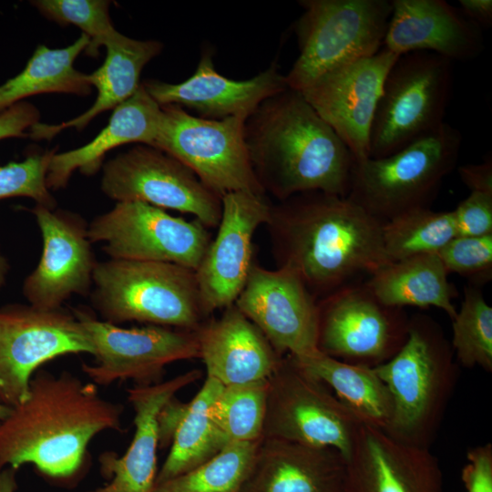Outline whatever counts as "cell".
<instances>
[{
    "instance_id": "cell-36",
    "label": "cell",
    "mask_w": 492,
    "mask_h": 492,
    "mask_svg": "<svg viewBox=\"0 0 492 492\" xmlns=\"http://www.w3.org/2000/svg\"><path fill=\"white\" fill-rule=\"evenodd\" d=\"M105 0H37L32 5L46 18L59 25H73L89 38L86 55L96 57L105 40L116 29L111 23Z\"/></svg>"
},
{
    "instance_id": "cell-46",
    "label": "cell",
    "mask_w": 492,
    "mask_h": 492,
    "mask_svg": "<svg viewBox=\"0 0 492 492\" xmlns=\"http://www.w3.org/2000/svg\"><path fill=\"white\" fill-rule=\"evenodd\" d=\"M10 270L7 259L4 256L0 249V290L6 282V278Z\"/></svg>"
},
{
    "instance_id": "cell-34",
    "label": "cell",
    "mask_w": 492,
    "mask_h": 492,
    "mask_svg": "<svg viewBox=\"0 0 492 492\" xmlns=\"http://www.w3.org/2000/svg\"><path fill=\"white\" fill-rule=\"evenodd\" d=\"M266 397L267 379L224 385L209 415L230 441H257L262 435Z\"/></svg>"
},
{
    "instance_id": "cell-28",
    "label": "cell",
    "mask_w": 492,
    "mask_h": 492,
    "mask_svg": "<svg viewBox=\"0 0 492 492\" xmlns=\"http://www.w3.org/2000/svg\"><path fill=\"white\" fill-rule=\"evenodd\" d=\"M364 282L375 297L390 307H435L451 320L457 311L453 303L456 288L437 254L391 261Z\"/></svg>"
},
{
    "instance_id": "cell-26",
    "label": "cell",
    "mask_w": 492,
    "mask_h": 492,
    "mask_svg": "<svg viewBox=\"0 0 492 492\" xmlns=\"http://www.w3.org/2000/svg\"><path fill=\"white\" fill-rule=\"evenodd\" d=\"M113 110L108 125L91 141L53 155L46 174L49 190L65 188L77 169L87 176L96 174L103 166L106 155L118 147L129 143L154 144L162 110L142 83Z\"/></svg>"
},
{
    "instance_id": "cell-10",
    "label": "cell",
    "mask_w": 492,
    "mask_h": 492,
    "mask_svg": "<svg viewBox=\"0 0 492 492\" xmlns=\"http://www.w3.org/2000/svg\"><path fill=\"white\" fill-rule=\"evenodd\" d=\"M161 110L151 147L178 159L221 198L238 191L266 195L246 148V117L207 119L176 105L161 106Z\"/></svg>"
},
{
    "instance_id": "cell-35",
    "label": "cell",
    "mask_w": 492,
    "mask_h": 492,
    "mask_svg": "<svg viewBox=\"0 0 492 492\" xmlns=\"http://www.w3.org/2000/svg\"><path fill=\"white\" fill-rule=\"evenodd\" d=\"M452 321L455 358L460 365L492 371V308L477 286L464 289L460 308Z\"/></svg>"
},
{
    "instance_id": "cell-45",
    "label": "cell",
    "mask_w": 492,
    "mask_h": 492,
    "mask_svg": "<svg viewBox=\"0 0 492 492\" xmlns=\"http://www.w3.org/2000/svg\"><path fill=\"white\" fill-rule=\"evenodd\" d=\"M18 469L7 466L0 471V492H15L17 490L16 473Z\"/></svg>"
},
{
    "instance_id": "cell-4",
    "label": "cell",
    "mask_w": 492,
    "mask_h": 492,
    "mask_svg": "<svg viewBox=\"0 0 492 492\" xmlns=\"http://www.w3.org/2000/svg\"><path fill=\"white\" fill-rule=\"evenodd\" d=\"M392 398L384 430L403 443L430 448L457 380L450 342L430 316L409 317L407 337L387 362L374 367Z\"/></svg>"
},
{
    "instance_id": "cell-44",
    "label": "cell",
    "mask_w": 492,
    "mask_h": 492,
    "mask_svg": "<svg viewBox=\"0 0 492 492\" xmlns=\"http://www.w3.org/2000/svg\"><path fill=\"white\" fill-rule=\"evenodd\" d=\"M461 12L482 30L492 26L491 0H459Z\"/></svg>"
},
{
    "instance_id": "cell-5",
    "label": "cell",
    "mask_w": 492,
    "mask_h": 492,
    "mask_svg": "<svg viewBox=\"0 0 492 492\" xmlns=\"http://www.w3.org/2000/svg\"><path fill=\"white\" fill-rule=\"evenodd\" d=\"M89 296L102 321L116 325L138 322L197 331L210 315L195 271L169 262L97 261Z\"/></svg>"
},
{
    "instance_id": "cell-41",
    "label": "cell",
    "mask_w": 492,
    "mask_h": 492,
    "mask_svg": "<svg viewBox=\"0 0 492 492\" xmlns=\"http://www.w3.org/2000/svg\"><path fill=\"white\" fill-rule=\"evenodd\" d=\"M40 122V112L32 103L22 101L0 114V140L26 137L33 126Z\"/></svg>"
},
{
    "instance_id": "cell-12",
    "label": "cell",
    "mask_w": 492,
    "mask_h": 492,
    "mask_svg": "<svg viewBox=\"0 0 492 492\" xmlns=\"http://www.w3.org/2000/svg\"><path fill=\"white\" fill-rule=\"evenodd\" d=\"M87 353L91 339L73 312L13 303L0 308V405L15 407L26 399L30 381L55 358Z\"/></svg>"
},
{
    "instance_id": "cell-24",
    "label": "cell",
    "mask_w": 492,
    "mask_h": 492,
    "mask_svg": "<svg viewBox=\"0 0 492 492\" xmlns=\"http://www.w3.org/2000/svg\"><path fill=\"white\" fill-rule=\"evenodd\" d=\"M345 473L333 448L262 437L241 492H345Z\"/></svg>"
},
{
    "instance_id": "cell-32",
    "label": "cell",
    "mask_w": 492,
    "mask_h": 492,
    "mask_svg": "<svg viewBox=\"0 0 492 492\" xmlns=\"http://www.w3.org/2000/svg\"><path fill=\"white\" fill-rule=\"evenodd\" d=\"M457 236L453 212L430 208L403 213L382 225V238L390 261L436 254Z\"/></svg>"
},
{
    "instance_id": "cell-13",
    "label": "cell",
    "mask_w": 492,
    "mask_h": 492,
    "mask_svg": "<svg viewBox=\"0 0 492 492\" xmlns=\"http://www.w3.org/2000/svg\"><path fill=\"white\" fill-rule=\"evenodd\" d=\"M90 241L112 259L175 263L196 271L211 241L198 220H186L138 202H117L88 223Z\"/></svg>"
},
{
    "instance_id": "cell-16",
    "label": "cell",
    "mask_w": 492,
    "mask_h": 492,
    "mask_svg": "<svg viewBox=\"0 0 492 492\" xmlns=\"http://www.w3.org/2000/svg\"><path fill=\"white\" fill-rule=\"evenodd\" d=\"M235 306L263 333L276 353L305 356L317 349V300L292 271L252 263Z\"/></svg>"
},
{
    "instance_id": "cell-21",
    "label": "cell",
    "mask_w": 492,
    "mask_h": 492,
    "mask_svg": "<svg viewBox=\"0 0 492 492\" xmlns=\"http://www.w3.org/2000/svg\"><path fill=\"white\" fill-rule=\"evenodd\" d=\"M142 85L159 106L189 108L207 119L248 118L265 99L288 88L276 62L251 78L234 80L216 70L210 51L201 54L186 80L172 84L148 79Z\"/></svg>"
},
{
    "instance_id": "cell-8",
    "label": "cell",
    "mask_w": 492,
    "mask_h": 492,
    "mask_svg": "<svg viewBox=\"0 0 492 492\" xmlns=\"http://www.w3.org/2000/svg\"><path fill=\"white\" fill-rule=\"evenodd\" d=\"M453 62L430 52L406 53L389 70L369 135V158H383L438 130L453 89Z\"/></svg>"
},
{
    "instance_id": "cell-29",
    "label": "cell",
    "mask_w": 492,
    "mask_h": 492,
    "mask_svg": "<svg viewBox=\"0 0 492 492\" xmlns=\"http://www.w3.org/2000/svg\"><path fill=\"white\" fill-rule=\"evenodd\" d=\"M291 356L302 369L332 389L361 423L382 430L387 427L393 411L392 398L374 367L347 364L320 351Z\"/></svg>"
},
{
    "instance_id": "cell-31",
    "label": "cell",
    "mask_w": 492,
    "mask_h": 492,
    "mask_svg": "<svg viewBox=\"0 0 492 492\" xmlns=\"http://www.w3.org/2000/svg\"><path fill=\"white\" fill-rule=\"evenodd\" d=\"M223 384L208 377L189 402L188 409L176 430L170 451L157 474L156 485L182 475L208 461L231 441L209 415V407Z\"/></svg>"
},
{
    "instance_id": "cell-20",
    "label": "cell",
    "mask_w": 492,
    "mask_h": 492,
    "mask_svg": "<svg viewBox=\"0 0 492 492\" xmlns=\"http://www.w3.org/2000/svg\"><path fill=\"white\" fill-rule=\"evenodd\" d=\"M345 492H444L443 473L430 448L361 424L346 459Z\"/></svg>"
},
{
    "instance_id": "cell-39",
    "label": "cell",
    "mask_w": 492,
    "mask_h": 492,
    "mask_svg": "<svg viewBox=\"0 0 492 492\" xmlns=\"http://www.w3.org/2000/svg\"><path fill=\"white\" fill-rule=\"evenodd\" d=\"M457 236L492 234V195L470 192L452 210Z\"/></svg>"
},
{
    "instance_id": "cell-37",
    "label": "cell",
    "mask_w": 492,
    "mask_h": 492,
    "mask_svg": "<svg viewBox=\"0 0 492 492\" xmlns=\"http://www.w3.org/2000/svg\"><path fill=\"white\" fill-rule=\"evenodd\" d=\"M56 149L29 155L22 161L0 166V200L27 197L36 204L56 209V201L46 185V174Z\"/></svg>"
},
{
    "instance_id": "cell-6",
    "label": "cell",
    "mask_w": 492,
    "mask_h": 492,
    "mask_svg": "<svg viewBox=\"0 0 492 492\" xmlns=\"http://www.w3.org/2000/svg\"><path fill=\"white\" fill-rule=\"evenodd\" d=\"M461 145L460 131L445 123L389 156L354 160L346 198L382 223L430 208L456 166Z\"/></svg>"
},
{
    "instance_id": "cell-40",
    "label": "cell",
    "mask_w": 492,
    "mask_h": 492,
    "mask_svg": "<svg viewBox=\"0 0 492 492\" xmlns=\"http://www.w3.org/2000/svg\"><path fill=\"white\" fill-rule=\"evenodd\" d=\"M462 481L466 492H492V445L475 446L466 454L462 470Z\"/></svg>"
},
{
    "instance_id": "cell-1",
    "label": "cell",
    "mask_w": 492,
    "mask_h": 492,
    "mask_svg": "<svg viewBox=\"0 0 492 492\" xmlns=\"http://www.w3.org/2000/svg\"><path fill=\"white\" fill-rule=\"evenodd\" d=\"M265 224L277 267L296 273L317 301L391 262L383 223L346 197L295 194L272 203Z\"/></svg>"
},
{
    "instance_id": "cell-3",
    "label": "cell",
    "mask_w": 492,
    "mask_h": 492,
    "mask_svg": "<svg viewBox=\"0 0 492 492\" xmlns=\"http://www.w3.org/2000/svg\"><path fill=\"white\" fill-rule=\"evenodd\" d=\"M244 140L259 184L278 201L307 191L346 197L354 157L301 92L261 102L245 119Z\"/></svg>"
},
{
    "instance_id": "cell-42",
    "label": "cell",
    "mask_w": 492,
    "mask_h": 492,
    "mask_svg": "<svg viewBox=\"0 0 492 492\" xmlns=\"http://www.w3.org/2000/svg\"><path fill=\"white\" fill-rule=\"evenodd\" d=\"M188 406L189 403H182L173 396L161 407L157 416L159 446L164 447L172 442Z\"/></svg>"
},
{
    "instance_id": "cell-30",
    "label": "cell",
    "mask_w": 492,
    "mask_h": 492,
    "mask_svg": "<svg viewBox=\"0 0 492 492\" xmlns=\"http://www.w3.org/2000/svg\"><path fill=\"white\" fill-rule=\"evenodd\" d=\"M88 43V36L81 34L74 43L63 48L38 46L25 68L0 85V114L35 95H88L92 87L87 74L74 67L75 60L85 51Z\"/></svg>"
},
{
    "instance_id": "cell-38",
    "label": "cell",
    "mask_w": 492,
    "mask_h": 492,
    "mask_svg": "<svg viewBox=\"0 0 492 492\" xmlns=\"http://www.w3.org/2000/svg\"><path fill=\"white\" fill-rule=\"evenodd\" d=\"M436 254L447 273H457L474 286L492 279V234L456 236Z\"/></svg>"
},
{
    "instance_id": "cell-47",
    "label": "cell",
    "mask_w": 492,
    "mask_h": 492,
    "mask_svg": "<svg viewBox=\"0 0 492 492\" xmlns=\"http://www.w3.org/2000/svg\"><path fill=\"white\" fill-rule=\"evenodd\" d=\"M11 409V407L0 405V422L9 415Z\"/></svg>"
},
{
    "instance_id": "cell-22",
    "label": "cell",
    "mask_w": 492,
    "mask_h": 492,
    "mask_svg": "<svg viewBox=\"0 0 492 492\" xmlns=\"http://www.w3.org/2000/svg\"><path fill=\"white\" fill-rule=\"evenodd\" d=\"M383 47L402 56L430 52L467 61L485 48L483 30L445 0H393Z\"/></svg>"
},
{
    "instance_id": "cell-43",
    "label": "cell",
    "mask_w": 492,
    "mask_h": 492,
    "mask_svg": "<svg viewBox=\"0 0 492 492\" xmlns=\"http://www.w3.org/2000/svg\"><path fill=\"white\" fill-rule=\"evenodd\" d=\"M459 178L470 192L492 195V158L477 164H465L457 169Z\"/></svg>"
},
{
    "instance_id": "cell-15",
    "label": "cell",
    "mask_w": 492,
    "mask_h": 492,
    "mask_svg": "<svg viewBox=\"0 0 492 492\" xmlns=\"http://www.w3.org/2000/svg\"><path fill=\"white\" fill-rule=\"evenodd\" d=\"M93 343L96 364L83 363V372L96 385L132 380L136 385L161 382L165 366L200 357L196 331L149 324L123 328L97 319L84 308L72 310Z\"/></svg>"
},
{
    "instance_id": "cell-25",
    "label": "cell",
    "mask_w": 492,
    "mask_h": 492,
    "mask_svg": "<svg viewBox=\"0 0 492 492\" xmlns=\"http://www.w3.org/2000/svg\"><path fill=\"white\" fill-rule=\"evenodd\" d=\"M196 332L207 376L223 385L267 379L282 357L234 303Z\"/></svg>"
},
{
    "instance_id": "cell-7",
    "label": "cell",
    "mask_w": 492,
    "mask_h": 492,
    "mask_svg": "<svg viewBox=\"0 0 492 492\" xmlns=\"http://www.w3.org/2000/svg\"><path fill=\"white\" fill-rule=\"evenodd\" d=\"M293 24L299 56L285 75L301 92L325 73L383 47L392 13L388 0H301Z\"/></svg>"
},
{
    "instance_id": "cell-23",
    "label": "cell",
    "mask_w": 492,
    "mask_h": 492,
    "mask_svg": "<svg viewBox=\"0 0 492 492\" xmlns=\"http://www.w3.org/2000/svg\"><path fill=\"white\" fill-rule=\"evenodd\" d=\"M200 376L199 370H191L167 381L135 385L128 390V399L134 410L132 441L121 456L114 452L100 455V470L109 482L88 492H154L158 474V414L178 391Z\"/></svg>"
},
{
    "instance_id": "cell-2",
    "label": "cell",
    "mask_w": 492,
    "mask_h": 492,
    "mask_svg": "<svg viewBox=\"0 0 492 492\" xmlns=\"http://www.w3.org/2000/svg\"><path fill=\"white\" fill-rule=\"evenodd\" d=\"M122 413L95 384L38 369L26 399L0 422V471L32 464L50 479H75L87 465L90 441L106 430L122 431Z\"/></svg>"
},
{
    "instance_id": "cell-17",
    "label": "cell",
    "mask_w": 492,
    "mask_h": 492,
    "mask_svg": "<svg viewBox=\"0 0 492 492\" xmlns=\"http://www.w3.org/2000/svg\"><path fill=\"white\" fill-rule=\"evenodd\" d=\"M31 212L41 232L43 250L36 267L24 281L28 304L55 310L73 294L89 295L97 261L87 221L75 212L38 204Z\"/></svg>"
},
{
    "instance_id": "cell-9",
    "label": "cell",
    "mask_w": 492,
    "mask_h": 492,
    "mask_svg": "<svg viewBox=\"0 0 492 492\" xmlns=\"http://www.w3.org/2000/svg\"><path fill=\"white\" fill-rule=\"evenodd\" d=\"M361 424L327 385L289 354L267 378L261 438L331 447L346 461Z\"/></svg>"
},
{
    "instance_id": "cell-27",
    "label": "cell",
    "mask_w": 492,
    "mask_h": 492,
    "mask_svg": "<svg viewBox=\"0 0 492 492\" xmlns=\"http://www.w3.org/2000/svg\"><path fill=\"white\" fill-rule=\"evenodd\" d=\"M103 46L107 50L103 64L87 75L88 83L97 93L93 105L77 118L59 124L38 122L29 130V137L51 139L66 128L83 129L97 115L116 108L138 90L142 69L163 49L159 41L133 39L117 30Z\"/></svg>"
},
{
    "instance_id": "cell-33",
    "label": "cell",
    "mask_w": 492,
    "mask_h": 492,
    "mask_svg": "<svg viewBox=\"0 0 492 492\" xmlns=\"http://www.w3.org/2000/svg\"><path fill=\"white\" fill-rule=\"evenodd\" d=\"M259 441H231L200 466L156 485L154 492H241Z\"/></svg>"
},
{
    "instance_id": "cell-18",
    "label": "cell",
    "mask_w": 492,
    "mask_h": 492,
    "mask_svg": "<svg viewBox=\"0 0 492 492\" xmlns=\"http://www.w3.org/2000/svg\"><path fill=\"white\" fill-rule=\"evenodd\" d=\"M399 56L376 54L331 70L301 91L355 160L369 158L371 125L384 79Z\"/></svg>"
},
{
    "instance_id": "cell-11",
    "label": "cell",
    "mask_w": 492,
    "mask_h": 492,
    "mask_svg": "<svg viewBox=\"0 0 492 492\" xmlns=\"http://www.w3.org/2000/svg\"><path fill=\"white\" fill-rule=\"evenodd\" d=\"M364 281L317 301V349L347 364L375 367L403 346L409 317L380 302Z\"/></svg>"
},
{
    "instance_id": "cell-14",
    "label": "cell",
    "mask_w": 492,
    "mask_h": 492,
    "mask_svg": "<svg viewBox=\"0 0 492 492\" xmlns=\"http://www.w3.org/2000/svg\"><path fill=\"white\" fill-rule=\"evenodd\" d=\"M102 168L101 190L117 202L138 201L189 213L207 228L218 227L222 198L169 154L138 144Z\"/></svg>"
},
{
    "instance_id": "cell-19",
    "label": "cell",
    "mask_w": 492,
    "mask_h": 492,
    "mask_svg": "<svg viewBox=\"0 0 492 492\" xmlns=\"http://www.w3.org/2000/svg\"><path fill=\"white\" fill-rule=\"evenodd\" d=\"M218 233L195 271L206 311L234 303L253 263L252 239L269 219L272 203L266 195L231 192L221 199Z\"/></svg>"
}]
</instances>
